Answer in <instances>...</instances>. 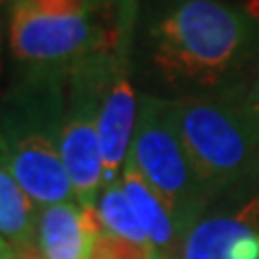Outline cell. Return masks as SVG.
<instances>
[{
  "label": "cell",
  "instance_id": "10",
  "mask_svg": "<svg viewBox=\"0 0 259 259\" xmlns=\"http://www.w3.org/2000/svg\"><path fill=\"white\" fill-rule=\"evenodd\" d=\"M121 186L123 192L132 205L136 218L143 225L145 233L149 236V242L160 255L168 257V253L173 250L180 233H184L177 225L173 212L166 207V203L162 201L160 194L153 190V186L145 180L143 173L136 168L132 160H125L123 168H121ZM171 259V257H168Z\"/></svg>",
  "mask_w": 259,
  "mask_h": 259
},
{
  "label": "cell",
  "instance_id": "8",
  "mask_svg": "<svg viewBox=\"0 0 259 259\" xmlns=\"http://www.w3.org/2000/svg\"><path fill=\"white\" fill-rule=\"evenodd\" d=\"M180 253V259H259V218L246 205L238 214L199 218Z\"/></svg>",
  "mask_w": 259,
  "mask_h": 259
},
{
  "label": "cell",
  "instance_id": "9",
  "mask_svg": "<svg viewBox=\"0 0 259 259\" xmlns=\"http://www.w3.org/2000/svg\"><path fill=\"white\" fill-rule=\"evenodd\" d=\"M100 233L104 227L95 207L67 201L39 209L37 248L41 259H91Z\"/></svg>",
  "mask_w": 259,
  "mask_h": 259
},
{
  "label": "cell",
  "instance_id": "17",
  "mask_svg": "<svg viewBox=\"0 0 259 259\" xmlns=\"http://www.w3.org/2000/svg\"><path fill=\"white\" fill-rule=\"evenodd\" d=\"M153 259H168V257H164V255H160V253H158V255L153 257Z\"/></svg>",
  "mask_w": 259,
  "mask_h": 259
},
{
  "label": "cell",
  "instance_id": "4",
  "mask_svg": "<svg viewBox=\"0 0 259 259\" xmlns=\"http://www.w3.org/2000/svg\"><path fill=\"white\" fill-rule=\"evenodd\" d=\"M9 48L24 71H69L115 46L112 30L97 24V0H7Z\"/></svg>",
  "mask_w": 259,
  "mask_h": 259
},
{
  "label": "cell",
  "instance_id": "16",
  "mask_svg": "<svg viewBox=\"0 0 259 259\" xmlns=\"http://www.w3.org/2000/svg\"><path fill=\"white\" fill-rule=\"evenodd\" d=\"M11 253V248H9V244H7V242L0 238V259H7V255Z\"/></svg>",
  "mask_w": 259,
  "mask_h": 259
},
{
  "label": "cell",
  "instance_id": "7",
  "mask_svg": "<svg viewBox=\"0 0 259 259\" xmlns=\"http://www.w3.org/2000/svg\"><path fill=\"white\" fill-rule=\"evenodd\" d=\"M134 11L130 3L119 9V32L112 48L110 69L104 84L100 117H97V136H100V153L104 164V184L117 182L123 168L130 145H132L139 104L132 82H130V44H132Z\"/></svg>",
  "mask_w": 259,
  "mask_h": 259
},
{
  "label": "cell",
  "instance_id": "6",
  "mask_svg": "<svg viewBox=\"0 0 259 259\" xmlns=\"http://www.w3.org/2000/svg\"><path fill=\"white\" fill-rule=\"evenodd\" d=\"M112 48L87 56L67 71L61 158L74 190V201L80 207H95L104 186L97 117L110 69Z\"/></svg>",
  "mask_w": 259,
  "mask_h": 259
},
{
  "label": "cell",
  "instance_id": "12",
  "mask_svg": "<svg viewBox=\"0 0 259 259\" xmlns=\"http://www.w3.org/2000/svg\"><path fill=\"white\" fill-rule=\"evenodd\" d=\"M95 212L100 216L102 227L106 233L125 238L130 242H136V244L153 246L149 242V236L143 229V225L136 218L132 205H130V201L123 192V186H121V180L102 186V192L95 201Z\"/></svg>",
  "mask_w": 259,
  "mask_h": 259
},
{
  "label": "cell",
  "instance_id": "5",
  "mask_svg": "<svg viewBox=\"0 0 259 259\" xmlns=\"http://www.w3.org/2000/svg\"><path fill=\"white\" fill-rule=\"evenodd\" d=\"M127 158L173 212L180 229L188 231L201 218L212 197L184 147L168 100L153 95H143L139 100Z\"/></svg>",
  "mask_w": 259,
  "mask_h": 259
},
{
  "label": "cell",
  "instance_id": "2",
  "mask_svg": "<svg viewBox=\"0 0 259 259\" xmlns=\"http://www.w3.org/2000/svg\"><path fill=\"white\" fill-rule=\"evenodd\" d=\"M67 71L28 69L0 100V156L39 209L74 201L61 158Z\"/></svg>",
  "mask_w": 259,
  "mask_h": 259
},
{
  "label": "cell",
  "instance_id": "14",
  "mask_svg": "<svg viewBox=\"0 0 259 259\" xmlns=\"http://www.w3.org/2000/svg\"><path fill=\"white\" fill-rule=\"evenodd\" d=\"M156 255L158 250L153 246L136 244V242L104 231L95 240L91 259H153Z\"/></svg>",
  "mask_w": 259,
  "mask_h": 259
},
{
  "label": "cell",
  "instance_id": "3",
  "mask_svg": "<svg viewBox=\"0 0 259 259\" xmlns=\"http://www.w3.org/2000/svg\"><path fill=\"white\" fill-rule=\"evenodd\" d=\"M168 108L209 197L259 184V136L225 89L168 100Z\"/></svg>",
  "mask_w": 259,
  "mask_h": 259
},
{
  "label": "cell",
  "instance_id": "18",
  "mask_svg": "<svg viewBox=\"0 0 259 259\" xmlns=\"http://www.w3.org/2000/svg\"><path fill=\"white\" fill-rule=\"evenodd\" d=\"M0 7H3V0H0Z\"/></svg>",
  "mask_w": 259,
  "mask_h": 259
},
{
  "label": "cell",
  "instance_id": "1",
  "mask_svg": "<svg viewBox=\"0 0 259 259\" xmlns=\"http://www.w3.org/2000/svg\"><path fill=\"white\" fill-rule=\"evenodd\" d=\"M151 59L175 87H229L259 54V20L225 0H180L151 28Z\"/></svg>",
  "mask_w": 259,
  "mask_h": 259
},
{
  "label": "cell",
  "instance_id": "11",
  "mask_svg": "<svg viewBox=\"0 0 259 259\" xmlns=\"http://www.w3.org/2000/svg\"><path fill=\"white\" fill-rule=\"evenodd\" d=\"M37 218L39 207L22 190L0 156V238L11 250L37 246Z\"/></svg>",
  "mask_w": 259,
  "mask_h": 259
},
{
  "label": "cell",
  "instance_id": "15",
  "mask_svg": "<svg viewBox=\"0 0 259 259\" xmlns=\"http://www.w3.org/2000/svg\"><path fill=\"white\" fill-rule=\"evenodd\" d=\"M7 259H41L39 255V248L37 246H30V248H22V250H11Z\"/></svg>",
  "mask_w": 259,
  "mask_h": 259
},
{
  "label": "cell",
  "instance_id": "13",
  "mask_svg": "<svg viewBox=\"0 0 259 259\" xmlns=\"http://www.w3.org/2000/svg\"><path fill=\"white\" fill-rule=\"evenodd\" d=\"M225 91L236 100L240 110L244 112V117L248 119V123L253 125L255 134L259 136V54L255 56V61L242 71V76L236 82L225 87Z\"/></svg>",
  "mask_w": 259,
  "mask_h": 259
}]
</instances>
